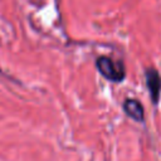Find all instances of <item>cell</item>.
<instances>
[{
    "instance_id": "6da1fadb",
    "label": "cell",
    "mask_w": 161,
    "mask_h": 161,
    "mask_svg": "<svg viewBox=\"0 0 161 161\" xmlns=\"http://www.w3.org/2000/svg\"><path fill=\"white\" fill-rule=\"evenodd\" d=\"M96 67L98 69V72L108 80L112 82H122L126 72H125V67L122 62H113L109 57L102 55L98 57L96 60Z\"/></svg>"
},
{
    "instance_id": "7a4b0ae2",
    "label": "cell",
    "mask_w": 161,
    "mask_h": 161,
    "mask_svg": "<svg viewBox=\"0 0 161 161\" xmlns=\"http://www.w3.org/2000/svg\"><path fill=\"white\" fill-rule=\"evenodd\" d=\"M146 84L152 102L157 104L161 94V77L155 68H148L146 70Z\"/></svg>"
},
{
    "instance_id": "3957f363",
    "label": "cell",
    "mask_w": 161,
    "mask_h": 161,
    "mask_svg": "<svg viewBox=\"0 0 161 161\" xmlns=\"http://www.w3.org/2000/svg\"><path fill=\"white\" fill-rule=\"evenodd\" d=\"M123 111L132 119H135L137 122H142L143 121V114H145L143 106L137 99H133V98L126 99L123 102Z\"/></svg>"
}]
</instances>
